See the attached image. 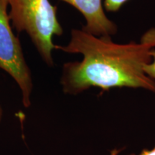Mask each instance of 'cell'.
Segmentation results:
<instances>
[{
	"label": "cell",
	"mask_w": 155,
	"mask_h": 155,
	"mask_svg": "<svg viewBox=\"0 0 155 155\" xmlns=\"http://www.w3.org/2000/svg\"><path fill=\"white\" fill-rule=\"evenodd\" d=\"M56 49L83 57L80 62L63 65L61 83L65 94L77 95L91 87L104 91L127 87L155 93V81L143 69L152 61V48L148 44H118L110 36L97 37L73 29L67 45H56Z\"/></svg>",
	"instance_id": "6da1fadb"
},
{
	"label": "cell",
	"mask_w": 155,
	"mask_h": 155,
	"mask_svg": "<svg viewBox=\"0 0 155 155\" xmlns=\"http://www.w3.org/2000/svg\"><path fill=\"white\" fill-rule=\"evenodd\" d=\"M9 19L18 32H26L37 51L49 66L53 65V38L63 30L57 16V7L49 0H8Z\"/></svg>",
	"instance_id": "7a4b0ae2"
},
{
	"label": "cell",
	"mask_w": 155,
	"mask_h": 155,
	"mask_svg": "<svg viewBox=\"0 0 155 155\" xmlns=\"http://www.w3.org/2000/svg\"><path fill=\"white\" fill-rule=\"evenodd\" d=\"M8 7V0H0V69L15 81L20 89L23 106L29 108L33 82L20 42L12 30Z\"/></svg>",
	"instance_id": "3957f363"
},
{
	"label": "cell",
	"mask_w": 155,
	"mask_h": 155,
	"mask_svg": "<svg viewBox=\"0 0 155 155\" xmlns=\"http://www.w3.org/2000/svg\"><path fill=\"white\" fill-rule=\"evenodd\" d=\"M78 9L84 17L82 30L97 37L110 36L117 32V26L104 12L102 0H62Z\"/></svg>",
	"instance_id": "277c9868"
},
{
	"label": "cell",
	"mask_w": 155,
	"mask_h": 155,
	"mask_svg": "<svg viewBox=\"0 0 155 155\" xmlns=\"http://www.w3.org/2000/svg\"><path fill=\"white\" fill-rule=\"evenodd\" d=\"M141 42L148 44L152 48L150 54L152 58L150 63L146 64L144 66V72L147 76L155 81V28H152L147 30L141 38Z\"/></svg>",
	"instance_id": "5b68a950"
},
{
	"label": "cell",
	"mask_w": 155,
	"mask_h": 155,
	"mask_svg": "<svg viewBox=\"0 0 155 155\" xmlns=\"http://www.w3.org/2000/svg\"><path fill=\"white\" fill-rule=\"evenodd\" d=\"M129 0H104V8L108 12H117Z\"/></svg>",
	"instance_id": "8992f818"
},
{
	"label": "cell",
	"mask_w": 155,
	"mask_h": 155,
	"mask_svg": "<svg viewBox=\"0 0 155 155\" xmlns=\"http://www.w3.org/2000/svg\"><path fill=\"white\" fill-rule=\"evenodd\" d=\"M111 155H114V151L111 152ZM139 155H155V147L152 150H144Z\"/></svg>",
	"instance_id": "52a82bcc"
},
{
	"label": "cell",
	"mask_w": 155,
	"mask_h": 155,
	"mask_svg": "<svg viewBox=\"0 0 155 155\" xmlns=\"http://www.w3.org/2000/svg\"><path fill=\"white\" fill-rule=\"evenodd\" d=\"M2 116H3V110H2V107L1 104H0V123H1L2 119Z\"/></svg>",
	"instance_id": "ba28073f"
}]
</instances>
